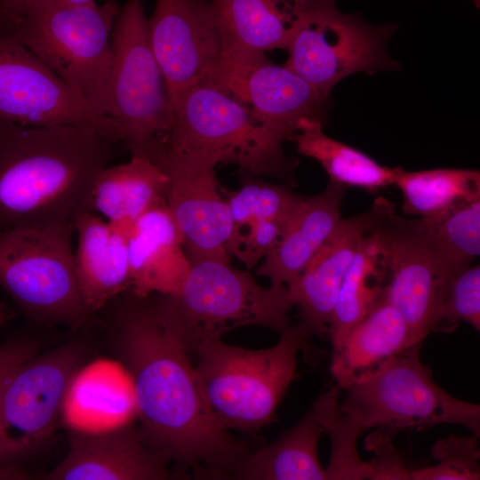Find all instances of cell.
Masks as SVG:
<instances>
[{
	"label": "cell",
	"mask_w": 480,
	"mask_h": 480,
	"mask_svg": "<svg viewBox=\"0 0 480 480\" xmlns=\"http://www.w3.org/2000/svg\"><path fill=\"white\" fill-rule=\"evenodd\" d=\"M112 119L131 156L156 162L172 120L169 93L152 51L143 0H126L111 36Z\"/></svg>",
	"instance_id": "cell-10"
},
{
	"label": "cell",
	"mask_w": 480,
	"mask_h": 480,
	"mask_svg": "<svg viewBox=\"0 0 480 480\" xmlns=\"http://www.w3.org/2000/svg\"><path fill=\"white\" fill-rule=\"evenodd\" d=\"M323 126L318 119L304 118L292 140L300 155L319 163L330 181L369 192L395 185L402 167L380 164L365 153L326 135Z\"/></svg>",
	"instance_id": "cell-26"
},
{
	"label": "cell",
	"mask_w": 480,
	"mask_h": 480,
	"mask_svg": "<svg viewBox=\"0 0 480 480\" xmlns=\"http://www.w3.org/2000/svg\"><path fill=\"white\" fill-rule=\"evenodd\" d=\"M364 449L372 452L370 480H410L412 468L408 466L404 450L394 444L392 434L378 429L368 435Z\"/></svg>",
	"instance_id": "cell-35"
},
{
	"label": "cell",
	"mask_w": 480,
	"mask_h": 480,
	"mask_svg": "<svg viewBox=\"0 0 480 480\" xmlns=\"http://www.w3.org/2000/svg\"><path fill=\"white\" fill-rule=\"evenodd\" d=\"M342 388L333 385L308 411L271 443L255 450L241 462L232 479L326 480L318 444L326 435L325 416L332 397Z\"/></svg>",
	"instance_id": "cell-22"
},
{
	"label": "cell",
	"mask_w": 480,
	"mask_h": 480,
	"mask_svg": "<svg viewBox=\"0 0 480 480\" xmlns=\"http://www.w3.org/2000/svg\"><path fill=\"white\" fill-rule=\"evenodd\" d=\"M166 173V172H165ZM166 203L191 263L230 261L234 220L219 190L215 169L166 173Z\"/></svg>",
	"instance_id": "cell-18"
},
{
	"label": "cell",
	"mask_w": 480,
	"mask_h": 480,
	"mask_svg": "<svg viewBox=\"0 0 480 480\" xmlns=\"http://www.w3.org/2000/svg\"><path fill=\"white\" fill-rule=\"evenodd\" d=\"M25 0H0V29L12 24L20 15Z\"/></svg>",
	"instance_id": "cell-37"
},
{
	"label": "cell",
	"mask_w": 480,
	"mask_h": 480,
	"mask_svg": "<svg viewBox=\"0 0 480 480\" xmlns=\"http://www.w3.org/2000/svg\"><path fill=\"white\" fill-rule=\"evenodd\" d=\"M385 282L384 251L373 228L362 239L341 282L328 325L332 349L382 299Z\"/></svg>",
	"instance_id": "cell-27"
},
{
	"label": "cell",
	"mask_w": 480,
	"mask_h": 480,
	"mask_svg": "<svg viewBox=\"0 0 480 480\" xmlns=\"http://www.w3.org/2000/svg\"><path fill=\"white\" fill-rule=\"evenodd\" d=\"M85 351L71 340L37 352L11 375L0 395V479L28 476L23 466L52 436Z\"/></svg>",
	"instance_id": "cell-11"
},
{
	"label": "cell",
	"mask_w": 480,
	"mask_h": 480,
	"mask_svg": "<svg viewBox=\"0 0 480 480\" xmlns=\"http://www.w3.org/2000/svg\"><path fill=\"white\" fill-rule=\"evenodd\" d=\"M340 394L332 397L325 416L326 435L331 439L326 480L370 479V464L360 458L357 451V440L363 432L340 412Z\"/></svg>",
	"instance_id": "cell-31"
},
{
	"label": "cell",
	"mask_w": 480,
	"mask_h": 480,
	"mask_svg": "<svg viewBox=\"0 0 480 480\" xmlns=\"http://www.w3.org/2000/svg\"><path fill=\"white\" fill-rule=\"evenodd\" d=\"M416 344L344 388L339 408L364 433L375 428L395 433L441 424L459 425L480 435V405L443 388L420 358Z\"/></svg>",
	"instance_id": "cell-7"
},
{
	"label": "cell",
	"mask_w": 480,
	"mask_h": 480,
	"mask_svg": "<svg viewBox=\"0 0 480 480\" xmlns=\"http://www.w3.org/2000/svg\"><path fill=\"white\" fill-rule=\"evenodd\" d=\"M395 186L402 193L404 214L427 217L458 204L480 198V172L460 168L417 172L402 169Z\"/></svg>",
	"instance_id": "cell-28"
},
{
	"label": "cell",
	"mask_w": 480,
	"mask_h": 480,
	"mask_svg": "<svg viewBox=\"0 0 480 480\" xmlns=\"http://www.w3.org/2000/svg\"><path fill=\"white\" fill-rule=\"evenodd\" d=\"M394 208L388 200L379 197L366 212L341 219L289 289L299 312L297 324L309 338L328 337L341 282L362 239Z\"/></svg>",
	"instance_id": "cell-16"
},
{
	"label": "cell",
	"mask_w": 480,
	"mask_h": 480,
	"mask_svg": "<svg viewBox=\"0 0 480 480\" xmlns=\"http://www.w3.org/2000/svg\"><path fill=\"white\" fill-rule=\"evenodd\" d=\"M169 177L145 156H131L128 162L108 165L95 178L87 210L104 220L131 226L154 205L166 200Z\"/></svg>",
	"instance_id": "cell-24"
},
{
	"label": "cell",
	"mask_w": 480,
	"mask_h": 480,
	"mask_svg": "<svg viewBox=\"0 0 480 480\" xmlns=\"http://www.w3.org/2000/svg\"><path fill=\"white\" fill-rule=\"evenodd\" d=\"M120 9L115 0L74 5L25 0L18 18L0 32L36 56L96 112L112 118L111 36Z\"/></svg>",
	"instance_id": "cell-4"
},
{
	"label": "cell",
	"mask_w": 480,
	"mask_h": 480,
	"mask_svg": "<svg viewBox=\"0 0 480 480\" xmlns=\"http://www.w3.org/2000/svg\"><path fill=\"white\" fill-rule=\"evenodd\" d=\"M74 224L0 230V286L30 319L76 329L90 318L74 263Z\"/></svg>",
	"instance_id": "cell-8"
},
{
	"label": "cell",
	"mask_w": 480,
	"mask_h": 480,
	"mask_svg": "<svg viewBox=\"0 0 480 480\" xmlns=\"http://www.w3.org/2000/svg\"><path fill=\"white\" fill-rule=\"evenodd\" d=\"M460 322L480 331V267L470 265L453 279L432 332H450Z\"/></svg>",
	"instance_id": "cell-33"
},
{
	"label": "cell",
	"mask_w": 480,
	"mask_h": 480,
	"mask_svg": "<svg viewBox=\"0 0 480 480\" xmlns=\"http://www.w3.org/2000/svg\"><path fill=\"white\" fill-rule=\"evenodd\" d=\"M0 119L29 127L92 128L123 144L112 118L96 112L36 56L1 32Z\"/></svg>",
	"instance_id": "cell-13"
},
{
	"label": "cell",
	"mask_w": 480,
	"mask_h": 480,
	"mask_svg": "<svg viewBox=\"0 0 480 480\" xmlns=\"http://www.w3.org/2000/svg\"><path fill=\"white\" fill-rule=\"evenodd\" d=\"M284 142L232 94L201 82L173 106L172 124L156 164L166 173L233 164L245 180L270 176L292 186L298 162L286 156Z\"/></svg>",
	"instance_id": "cell-3"
},
{
	"label": "cell",
	"mask_w": 480,
	"mask_h": 480,
	"mask_svg": "<svg viewBox=\"0 0 480 480\" xmlns=\"http://www.w3.org/2000/svg\"><path fill=\"white\" fill-rule=\"evenodd\" d=\"M285 66L330 99L333 87L355 73L398 69L388 52L396 24L373 25L362 12L346 14L335 0H297Z\"/></svg>",
	"instance_id": "cell-9"
},
{
	"label": "cell",
	"mask_w": 480,
	"mask_h": 480,
	"mask_svg": "<svg viewBox=\"0 0 480 480\" xmlns=\"http://www.w3.org/2000/svg\"><path fill=\"white\" fill-rule=\"evenodd\" d=\"M283 226L276 221L257 220L235 228L228 244L230 256H235L247 268H252L275 245Z\"/></svg>",
	"instance_id": "cell-34"
},
{
	"label": "cell",
	"mask_w": 480,
	"mask_h": 480,
	"mask_svg": "<svg viewBox=\"0 0 480 480\" xmlns=\"http://www.w3.org/2000/svg\"><path fill=\"white\" fill-rule=\"evenodd\" d=\"M131 292L140 297L174 294L192 263L179 228L163 201L139 216L128 232Z\"/></svg>",
	"instance_id": "cell-20"
},
{
	"label": "cell",
	"mask_w": 480,
	"mask_h": 480,
	"mask_svg": "<svg viewBox=\"0 0 480 480\" xmlns=\"http://www.w3.org/2000/svg\"><path fill=\"white\" fill-rule=\"evenodd\" d=\"M222 38V52L286 49L295 12L286 0H211Z\"/></svg>",
	"instance_id": "cell-25"
},
{
	"label": "cell",
	"mask_w": 480,
	"mask_h": 480,
	"mask_svg": "<svg viewBox=\"0 0 480 480\" xmlns=\"http://www.w3.org/2000/svg\"><path fill=\"white\" fill-rule=\"evenodd\" d=\"M15 316L13 310L4 301H0V328Z\"/></svg>",
	"instance_id": "cell-38"
},
{
	"label": "cell",
	"mask_w": 480,
	"mask_h": 480,
	"mask_svg": "<svg viewBox=\"0 0 480 480\" xmlns=\"http://www.w3.org/2000/svg\"><path fill=\"white\" fill-rule=\"evenodd\" d=\"M148 34L172 110L188 88L209 79L220 58L223 38L211 0H156Z\"/></svg>",
	"instance_id": "cell-15"
},
{
	"label": "cell",
	"mask_w": 480,
	"mask_h": 480,
	"mask_svg": "<svg viewBox=\"0 0 480 480\" xmlns=\"http://www.w3.org/2000/svg\"><path fill=\"white\" fill-rule=\"evenodd\" d=\"M211 83L245 104L254 116L285 140H292L300 120L324 123L329 99L285 65L264 52L243 51L222 58Z\"/></svg>",
	"instance_id": "cell-14"
},
{
	"label": "cell",
	"mask_w": 480,
	"mask_h": 480,
	"mask_svg": "<svg viewBox=\"0 0 480 480\" xmlns=\"http://www.w3.org/2000/svg\"><path fill=\"white\" fill-rule=\"evenodd\" d=\"M286 1H290V2H295V1H297V0H286Z\"/></svg>",
	"instance_id": "cell-41"
},
{
	"label": "cell",
	"mask_w": 480,
	"mask_h": 480,
	"mask_svg": "<svg viewBox=\"0 0 480 480\" xmlns=\"http://www.w3.org/2000/svg\"><path fill=\"white\" fill-rule=\"evenodd\" d=\"M310 338L296 324L272 347L249 349L209 340L194 353L204 400L221 428L255 433L269 423L296 376Z\"/></svg>",
	"instance_id": "cell-6"
},
{
	"label": "cell",
	"mask_w": 480,
	"mask_h": 480,
	"mask_svg": "<svg viewBox=\"0 0 480 480\" xmlns=\"http://www.w3.org/2000/svg\"><path fill=\"white\" fill-rule=\"evenodd\" d=\"M171 460L152 448L140 429L123 426L102 432H75L51 480H165L180 476Z\"/></svg>",
	"instance_id": "cell-17"
},
{
	"label": "cell",
	"mask_w": 480,
	"mask_h": 480,
	"mask_svg": "<svg viewBox=\"0 0 480 480\" xmlns=\"http://www.w3.org/2000/svg\"><path fill=\"white\" fill-rule=\"evenodd\" d=\"M246 180L226 200L235 228L257 220H271L284 225L302 196L294 193L289 184Z\"/></svg>",
	"instance_id": "cell-30"
},
{
	"label": "cell",
	"mask_w": 480,
	"mask_h": 480,
	"mask_svg": "<svg viewBox=\"0 0 480 480\" xmlns=\"http://www.w3.org/2000/svg\"><path fill=\"white\" fill-rule=\"evenodd\" d=\"M421 231L450 261L465 268L480 253V198L419 217Z\"/></svg>",
	"instance_id": "cell-29"
},
{
	"label": "cell",
	"mask_w": 480,
	"mask_h": 480,
	"mask_svg": "<svg viewBox=\"0 0 480 480\" xmlns=\"http://www.w3.org/2000/svg\"><path fill=\"white\" fill-rule=\"evenodd\" d=\"M374 231L386 263L382 299L404 316L413 340L422 343L432 332L451 284L464 268L438 251L416 219L397 215L395 208Z\"/></svg>",
	"instance_id": "cell-12"
},
{
	"label": "cell",
	"mask_w": 480,
	"mask_h": 480,
	"mask_svg": "<svg viewBox=\"0 0 480 480\" xmlns=\"http://www.w3.org/2000/svg\"><path fill=\"white\" fill-rule=\"evenodd\" d=\"M348 188L330 181L320 193L302 196L272 249L257 269L274 286L292 288L341 218Z\"/></svg>",
	"instance_id": "cell-21"
},
{
	"label": "cell",
	"mask_w": 480,
	"mask_h": 480,
	"mask_svg": "<svg viewBox=\"0 0 480 480\" xmlns=\"http://www.w3.org/2000/svg\"><path fill=\"white\" fill-rule=\"evenodd\" d=\"M413 340L401 313L381 299L332 349L331 372L342 389L409 348Z\"/></svg>",
	"instance_id": "cell-23"
},
{
	"label": "cell",
	"mask_w": 480,
	"mask_h": 480,
	"mask_svg": "<svg viewBox=\"0 0 480 480\" xmlns=\"http://www.w3.org/2000/svg\"><path fill=\"white\" fill-rule=\"evenodd\" d=\"M75 271L80 295L92 314L132 288L128 254L131 226L109 222L90 211L75 220Z\"/></svg>",
	"instance_id": "cell-19"
},
{
	"label": "cell",
	"mask_w": 480,
	"mask_h": 480,
	"mask_svg": "<svg viewBox=\"0 0 480 480\" xmlns=\"http://www.w3.org/2000/svg\"><path fill=\"white\" fill-rule=\"evenodd\" d=\"M436 463L412 468L410 480L480 479L479 436L451 435L435 443L431 450Z\"/></svg>",
	"instance_id": "cell-32"
},
{
	"label": "cell",
	"mask_w": 480,
	"mask_h": 480,
	"mask_svg": "<svg viewBox=\"0 0 480 480\" xmlns=\"http://www.w3.org/2000/svg\"><path fill=\"white\" fill-rule=\"evenodd\" d=\"M58 4L61 5H74V4H83L92 2L94 0H53Z\"/></svg>",
	"instance_id": "cell-39"
},
{
	"label": "cell",
	"mask_w": 480,
	"mask_h": 480,
	"mask_svg": "<svg viewBox=\"0 0 480 480\" xmlns=\"http://www.w3.org/2000/svg\"><path fill=\"white\" fill-rule=\"evenodd\" d=\"M118 144L92 128L0 119V230L74 224Z\"/></svg>",
	"instance_id": "cell-2"
},
{
	"label": "cell",
	"mask_w": 480,
	"mask_h": 480,
	"mask_svg": "<svg viewBox=\"0 0 480 480\" xmlns=\"http://www.w3.org/2000/svg\"><path fill=\"white\" fill-rule=\"evenodd\" d=\"M110 340L133 386L147 443L196 478L231 479L252 451L217 422L190 354L162 317L155 294L117 297Z\"/></svg>",
	"instance_id": "cell-1"
},
{
	"label": "cell",
	"mask_w": 480,
	"mask_h": 480,
	"mask_svg": "<svg viewBox=\"0 0 480 480\" xmlns=\"http://www.w3.org/2000/svg\"><path fill=\"white\" fill-rule=\"evenodd\" d=\"M172 333L193 356L202 344L231 330L262 326L279 334L289 328L294 307L286 286H261L251 272L230 262L199 260L174 294H155Z\"/></svg>",
	"instance_id": "cell-5"
},
{
	"label": "cell",
	"mask_w": 480,
	"mask_h": 480,
	"mask_svg": "<svg viewBox=\"0 0 480 480\" xmlns=\"http://www.w3.org/2000/svg\"><path fill=\"white\" fill-rule=\"evenodd\" d=\"M37 352L36 342L24 335L10 337L0 344V395L13 372Z\"/></svg>",
	"instance_id": "cell-36"
},
{
	"label": "cell",
	"mask_w": 480,
	"mask_h": 480,
	"mask_svg": "<svg viewBox=\"0 0 480 480\" xmlns=\"http://www.w3.org/2000/svg\"><path fill=\"white\" fill-rule=\"evenodd\" d=\"M471 1L477 6V8L479 7L480 0H471Z\"/></svg>",
	"instance_id": "cell-40"
}]
</instances>
